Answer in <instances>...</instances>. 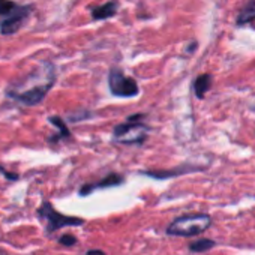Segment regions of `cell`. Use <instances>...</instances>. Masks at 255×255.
I'll use <instances>...</instances> for the list:
<instances>
[{"instance_id": "obj_6", "label": "cell", "mask_w": 255, "mask_h": 255, "mask_svg": "<svg viewBox=\"0 0 255 255\" xmlns=\"http://www.w3.org/2000/svg\"><path fill=\"white\" fill-rule=\"evenodd\" d=\"M30 12V6H24V8H17V11L11 15H8V18L0 24V32L3 35H12L17 30H20V27L23 26V23L27 20Z\"/></svg>"}, {"instance_id": "obj_9", "label": "cell", "mask_w": 255, "mask_h": 255, "mask_svg": "<svg viewBox=\"0 0 255 255\" xmlns=\"http://www.w3.org/2000/svg\"><path fill=\"white\" fill-rule=\"evenodd\" d=\"M212 83H213V77L209 75V74H203V75L197 77L195 81H194V92H195V96H197L198 99H203L204 95L210 90Z\"/></svg>"}, {"instance_id": "obj_8", "label": "cell", "mask_w": 255, "mask_h": 255, "mask_svg": "<svg viewBox=\"0 0 255 255\" xmlns=\"http://www.w3.org/2000/svg\"><path fill=\"white\" fill-rule=\"evenodd\" d=\"M119 11V3L116 0H110V2L99 5L92 9V17L93 20H107L110 17H114Z\"/></svg>"}, {"instance_id": "obj_13", "label": "cell", "mask_w": 255, "mask_h": 255, "mask_svg": "<svg viewBox=\"0 0 255 255\" xmlns=\"http://www.w3.org/2000/svg\"><path fill=\"white\" fill-rule=\"evenodd\" d=\"M17 8L18 6L11 0H0V15H11Z\"/></svg>"}, {"instance_id": "obj_11", "label": "cell", "mask_w": 255, "mask_h": 255, "mask_svg": "<svg viewBox=\"0 0 255 255\" xmlns=\"http://www.w3.org/2000/svg\"><path fill=\"white\" fill-rule=\"evenodd\" d=\"M255 20V0L248 2L237 15V26H245Z\"/></svg>"}, {"instance_id": "obj_10", "label": "cell", "mask_w": 255, "mask_h": 255, "mask_svg": "<svg viewBox=\"0 0 255 255\" xmlns=\"http://www.w3.org/2000/svg\"><path fill=\"white\" fill-rule=\"evenodd\" d=\"M195 168L194 167H189V165H183V167H179L176 170H165V171H144L146 176L149 177H155V179H168V177H174V176H180L183 173H189V171H194Z\"/></svg>"}, {"instance_id": "obj_5", "label": "cell", "mask_w": 255, "mask_h": 255, "mask_svg": "<svg viewBox=\"0 0 255 255\" xmlns=\"http://www.w3.org/2000/svg\"><path fill=\"white\" fill-rule=\"evenodd\" d=\"M38 213H39V216L42 219H45L47 230L48 231H56V230L63 228V227H78V225H83L84 224V221L80 219V218L65 216L62 213H59L57 210L53 209V206L50 203H44L39 207Z\"/></svg>"}, {"instance_id": "obj_12", "label": "cell", "mask_w": 255, "mask_h": 255, "mask_svg": "<svg viewBox=\"0 0 255 255\" xmlns=\"http://www.w3.org/2000/svg\"><path fill=\"white\" fill-rule=\"evenodd\" d=\"M215 246V242L210 240V239H198L195 242H192L189 245V249L192 252H206L209 249H212Z\"/></svg>"}, {"instance_id": "obj_7", "label": "cell", "mask_w": 255, "mask_h": 255, "mask_svg": "<svg viewBox=\"0 0 255 255\" xmlns=\"http://www.w3.org/2000/svg\"><path fill=\"white\" fill-rule=\"evenodd\" d=\"M122 182H123V177H122V176H119V174H116V173H113V174H108L107 177H104V179H102L101 182H98V183L83 186V189H81V195H87V194H90L93 189L117 186V185H120Z\"/></svg>"}, {"instance_id": "obj_16", "label": "cell", "mask_w": 255, "mask_h": 255, "mask_svg": "<svg viewBox=\"0 0 255 255\" xmlns=\"http://www.w3.org/2000/svg\"><path fill=\"white\" fill-rule=\"evenodd\" d=\"M87 255H105V254L102 251H89Z\"/></svg>"}, {"instance_id": "obj_15", "label": "cell", "mask_w": 255, "mask_h": 255, "mask_svg": "<svg viewBox=\"0 0 255 255\" xmlns=\"http://www.w3.org/2000/svg\"><path fill=\"white\" fill-rule=\"evenodd\" d=\"M63 246H72V245H75L77 243V239L74 237V236H71V234H65V236H62L60 237V240H59Z\"/></svg>"}, {"instance_id": "obj_14", "label": "cell", "mask_w": 255, "mask_h": 255, "mask_svg": "<svg viewBox=\"0 0 255 255\" xmlns=\"http://www.w3.org/2000/svg\"><path fill=\"white\" fill-rule=\"evenodd\" d=\"M50 122L60 129V137H69V129L66 128V125L62 122V119H59V117H51Z\"/></svg>"}, {"instance_id": "obj_2", "label": "cell", "mask_w": 255, "mask_h": 255, "mask_svg": "<svg viewBox=\"0 0 255 255\" xmlns=\"http://www.w3.org/2000/svg\"><path fill=\"white\" fill-rule=\"evenodd\" d=\"M212 224V219L209 215L197 213V215H185L177 219H174L168 228L167 233L170 236H182V237H191L197 236L203 231H206Z\"/></svg>"}, {"instance_id": "obj_4", "label": "cell", "mask_w": 255, "mask_h": 255, "mask_svg": "<svg viewBox=\"0 0 255 255\" xmlns=\"http://www.w3.org/2000/svg\"><path fill=\"white\" fill-rule=\"evenodd\" d=\"M108 87L110 92L119 98H134L140 93L138 83L134 78L125 75V72L119 68H113L110 71Z\"/></svg>"}, {"instance_id": "obj_1", "label": "cell", "mask_w": 255, "mask_h": 255, "mask_svg": "<svg viewBox=\"0 0 255 255\" xmlns=\"http://www.w3.org/2000/svg\"><path fill=\"white\" fill-rule=\"evenodd\" d=\"M33 84H27L30 87L26 89H9L6 93L8 96H11L12 99H17L26 105H36L39 104L45 95L50 92V89L53 87L54 81H56V74H54V66L51 63H45L42 66V72L35 74L30 77Z\"/></svg>"}, {"instance_id": "obj_3", "label": "cell", "mask_w": 255, "mask_h": 255, "mask_svg": "<svg viewBox=\"0 0 255 255\" xmlns=\"http://www.w3.org/2000/svg\"><path fill=\"white\" fill-rule=\"evenodd\" d=\"M138 116H131L126 123L114 128V140L122 144H143L149 135L150 128L143 122H135Z\"/></svg>"}]
</instances>
